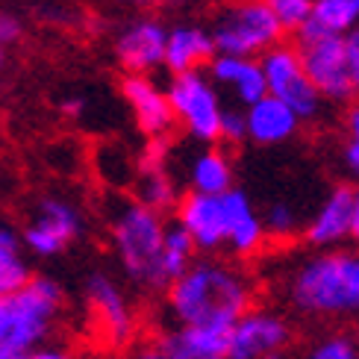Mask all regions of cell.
I'll return each mask as SVG.
<instances>
[{
	"label": "cell",
	"instance_id": "13",
	"mask_svg": "<svg viewBox=\"0 0 359 359\" xmlns=\"http://www.w3.org/2000/svg\"><path fill=\"white\" fill-rule=\"evenodd\" d=\"M165 41L168 29L156 18H139L121 29L115 41V56L124 71L147 77V71L165 65Z\"/></svg>",
	"mask_w": 359,
	"mask_h": 359
},
{
	"label": "cell",
	"instance_id": "19",
	"mask_svg": "<svg viewBox=\"0 0 359 359\" xmlns=\"http://www.w3.org/2000/svg\"><path fill=\"white\" fill-rule=\"evenodd\" d=\"M218 56L212 33L203 27L183 24L168 29V41H165V68L171 71V77L177 74H191V71H203L209 62Z\"/></svg>",
	"mask_w": 359,
	"mask_h": 359
},
{
	"label": "cell",
	"instance_id": "10",
	"mask_svg": "<svg viewBox=\"0 0 359 359\" xmlns=\"http://www.w3.org/2000/svg\"><path fill=\"white\" fill-rule=\"evenodd\" d=\"M292 324L277 309L253 306L230 327V359H268L286 353Z\"/></svg>",
	"mask_w": 359,
	"mask_h": 359
},
{
	"label": "cell",
	"instance_id": "20",
	"mask_svg": "<svg viewBox=\"0 0 359 359\" xmlns=\"http://www.w3.org/2000/svg\"><path fill=\"white\" fill-rule=\"evenodd\" d=\"M245 121H248V139L257 144H283L289 142L297 133V118L286 103H280L277 97L265 95L262 100H257L253 107L245 109Z\"/></svg>",
	"mask_w": 359,
	"mask_h": 359
},
{
	"label": "cell",
	"instance_id": "29",
	"mask_svg": "<svg viewBox=\"0 0 359 359\" xmlns=\"http://www.w3.org/2000/svg\"><path fill=\"white\" fill-rule=\"evenodd\" d=\"M345 165L359 177V103L348 109V144H345Z\"/></svg>",
	"mask_w": 359,
	"mask_h": 359
},
{
	"label": "cell",
	"instance_id": "11",
	"mask_svg": "<svg viewBox=\"0 0 359 359\" xmlns=\"http://www.w3.org/2000/svg\"><path fill=\"white\" fill-rule=\"evenodd\" d=\"M83 233L80 209L65 198H44L36 206V215L24 227L21 242L36 257H56L68 250Z\"/></svg>",
	"mask_w": 359,
	"mask_h": 359
},
{
	"label": "cell",
	"instance_id": "25",
	"mask_svg": "<svg viewBox=\"0 0 359 359\" xmlns=\"http://www.w3.org/2000/svg\"><path fill=\"white\" fill-rule=\"evenodd\" d=\"M136 201L147 209L165 212V209L177 206V186L168 174V165L162 168H139V186H136Z\"/></svg>",
	"mask_w": 359,
	"mask_h": 359
},
{
	"label": "cell",
	"instance_id": "23",
	"mask_svg": "<svg viewBox=\"0 0 359 359\" xmlns=\"http://www.w3.org/2000/svg\"><path fill=\"white\" fill-rule=\"evenodd\" d=\"M29 268L21 257V238L0 224V297L18 292L29 283Z\"/></svg>",
	"mask_w": 359,
	"mask_h": 359
},
{
	"label": "cell",
	"instance_id": "31",
	"mask_svg": "<svg viewBox=\"0 0 359 359\" xmlns=\"http://www.w3.org/2000/svg\"><path fill=\"white\" fill-rule=\"evenodd\" d=\"M18 39H21V21L9 12H0V48H6V44Z\"/></svg>",
	"mask_w": 359,
	"mask_h": 359
},
{
	"label": "cell",
	"instance_id": "30",
	"mask_svg": "<svg viewBox=\"0 0 359 359\" xmlns=\"http://www.w3.org/2000/svg\"><path fill=\"white\" fill-rule=\"evenodd\" d=\"M248 139V121H245V109H224L221 118V142H245Z\"/></svg>",
	"mask_w": 359,
	"mask_h": 359
},
{
	"label": "cell",
	"instance_id": "12",
	"mask_svg": "<svg viewBox=\"0 0 359 359\" xmlns=\"http://www.w3.org/2000/svg\"><path fill=\"white\" fill-rule=\"evenodd\" d=\"M174 224L189 236L194 250L215 253L227 248V224H224L221 198L212 194H183L174 206Z\"/></svg>",
	"mask_w": 359,
	"mask_h": 359
},
{
	"label": "cell",
	"instance_id": "5",
	"mask_svg": "<svg viewBox=\"0 0 359 359\" xmlns=\"http://www.w3.org/2000/svg\"><path fill=\"white\" fill-rule=\"evenodd\" d=\"M209 33L221 56L259 59L280 44L283 27L277 24L268 0H236L215 15Z\"/></svg>",
	"mask_w": 359,
	"mask_h": 359
},
{
	"label": "cell",
	"instance_id": "36",
	"mask_svg": "<svg viewBox=\"0 0 359 359\" xmlns=\"http://www.w3.org/2000/svg\"><path fill=\"white\" fill-rule=\"evenodd\" d=\"M68 115H80L83 112V100H65V107H62Z\"/></svg>",
	"mask_w": 359,
	"mask_h": 359
},
{
	"label": "cell",
	"instance_id": "39",
	"mask_svg": "<svg viewBox=\"0 0 359 359\" xmlns=\"http://www.w3.org/2000/svg\"><path fill=\"white\" fill-rule=\"evenodd\" d=\"M268 359H286V353H280V356H268Z\"/></svg>",
	"mask_w": 359,
	"mask_h": 359
},
{
	"label": "cell",
	"instance_id": "24",
	"mask_svg": "<svg viewBox=\"0 0 359 359\" xmlns=\"http://www.w3.org/2000/svg\"><path fill=\"white\" fill-rule=\"evenodd\" d=\"M194 259H198V250H194V245L189 242V236L180 230L177 224H171L168 236H165V248H162V259H159L162 289H168L180 274H186Z\"/></svg>",
	"mask_w": 359,
	"mask_h": 359
},
{
	"label": "cell",
	"instance_id": "7",
	"mask_svg": "<svg viewBox=\"0 0 359 359\" xmlns=\"http://www.w3.org/2000/svg\"><path fill=\"white\" fill-rule=\"evenodd\" d=\"M297 53L304 59L312 86L318 88L324 100H348L353 95L351 62L345 36H327L316 29H301L297 33Z\"/></svg>",
	"mask_w": 359,
	"mask_h": 359
},
{
	"label": "cell",
	"instance_id": "28",
	"mask_svg": "<svg viewBox=\"0 0 359 359\" xmlns=\"http://www.w3.org/2000/svg\"><path fill=\"white\" fill-rule=\"evenodd\" d=\"M277 24L283 27V33H301V29L312 21V6L316 0H268Z\"/></svg>",
	"mask_w": 359,
	"mask_h": 359
},
{
	"label": "cell",
	"instance_id": "9",
	"mask_svg": "<svg viewBox=\"0 0 359 359\" xmlns=\"http://www.w3.org/2000/svg\"><path fill=\"white\" fill-rule=\"evenodd\" d=\"M86 309L95 336L109 348H127L136 336V309L127 292L109 274H92L86 280Z\"/></svg>",
	"mask_w": 359,
	"mask_h": 359
},
{
	"label": "cell",
	"instance_id": "27",
	"mask_svg": "<svg viewBox=\"0 0 359 359\" xmlns=\"http://www.w3.org/2000/svg\"><path fill=\"white\" fill-rule=\"evenodd\" d=\"M304 359H359V339L351 333H324L312 339Z\"/></svg>",
	"mask_w": 359,
	"mask_h": 359
},
{
	"label": "cell",
	"instance_id": "32",
	"mask_svg": "<svg viewBox=\"0 0 359 359\" xmlns=\"http://www.w3.org/2000/svg\"><path fill=\"white\" fill-rule=\"evenodd\" d=\"M348 44V62H351V80H353V95H359V27L351 36H345Z\"/></svg>",
	"mask_w": 359,
	"mask_h": 359
},
{
	"label": "cell",
	"instance_id": "3",
	"mask_svg": "<svg viewBox=\"0 0 359 359\" xmlns=\"http://www.w3.org/2000/svg\"><path fill=\"white\" fill-rule=\"evenodd\" d=\"M62 306L65 292L50 277H29L27 286L0 297V359H18L44 348Z\"/></svg>",
	"mask_w": 359,
	"mask_h": 359
},
{
	"label": "cell",
	"instance_id": "15",
	"mask_svg": "<svg viewBox=\"0 0 359 359\" xmlns=\"http://www.w3.org/2000/svg\"><path fill=\"white\" fill-rule=\"evenodd\" d=\"M121 95L127 107L133 109L136 127L147 139H165V133L174 127V112L168 103V92L151 77L127 74L121 83Z\"/></svg>",
	"mask_w": 359,
	"mask_h": 359
},
{
	"label": "cell",
	"instance_id": "4",
	"mask_svg": "<svg viewBox=\"0 0 359 359\" xmlns=\"http://www.w3.org/2000/svg\"><path fill=\"white\" fill-rule=\"evenodd\" d=\"M171 224L139 201H121L109 215V238L121 271L144 289H162L159 259Z\"/></svg>",
	"mask_w": 359,
	"mask_h": 359
},
{
	"label": "cell",
	"instance_id": "37",
	"mask_svg": "<svg viewBox=\"0 0 359 359\" xmlns=\"http://www.w3.org/2000/svg\"><path fill=\"white\" fill-rule=\"evenodd\" d=\"M147 4H159V6H171V4H180V0H147Z\"/></svg>",
	"mask_w": 359,
	"mask_h": 359
},
{
	"label": "cell",
	"instance_id": "17",
	"mask_svg": "<svg viewBox=\"0 0 359 359\" xmlns=\"http://www.w3.org/2000/svg\"><path fill=\"white\" fill-rule=\"evenodd\" d=\"M206 77L215 83V88H230L238 109L253 107L257 100H262L268 95L265 86V74H262V62L259 59H248V56H215L209 62Z\"/></svg>",
	"mask_w": 359,
	"mask_h": 359
},
{
	"label": "cell",
	"instance_id": "16",
	"mask_svg": "<svg viewBox=\"0 0 359 359\" xmlns=\"http://www.w3.org/2000/svg\"><path fill=\"white\" fill-rule=\"evenodd\" d=\"M351 218H353V189L339 186L306 218L304 238L316 250H333L351 238Z\"/></svg>",
	"mask_w": 359,
	"mask_h": 359
},
{
	"label": "cell",
	"instance_id": "6",
	"mask_svg": "<svg viewBox=\"0 0 359 359\" xmlns=\"http://www.w3.org/2000/svg\"><path fill=\"white\" fill-rule=\"evenodd\" d=\"M168 103L174 112V124H180L191 139L203 144L221 142V118H224V103L215 83L206 77V71H191V74H177L165 86Z\"/></svg>",
	"mask_w": 359,
	"mask_h": 359
},
{
	"label": "cell",
	"instance_id": "18",
	"mask_svg": "<svg viewBox=\"0 0 359 359\" xmlns=\"http://www.w3.org/2000/svg\"><path fill=\"white\" fill-rule=\"evenodd\" d=\"M168 359H230V327H177L156 341Z\"/></svg>",
	"mask_w": 359,
	"mask_h": 359
},
{
	"label": "cell",
	"instance_id": "21",
	"mask_svg": "<svg viewBox=\"0 0 359 359\" xmlns=\"http://www.w3.org/2000/svg\"><path fill=\"white\" fill-rule=\"evenodd\" d=\"M186 180H189V191L221 198V194L233 189V162L221 147L206 144L203 151H198L189 159Z\"/></svg>",
	"mask_w": 359,
	"mask_h": 359
},
{
	"label": "cell",
	"instance_id": "26",
	"mask_svg": "<svg viewBox=\"0 0 359 359\" xmlns=\"http://www.w3.org/2000/svg\"><path fill=\"white\" fill-rule=\"evenodd\" d=\"M262 224L268 238H280V242H289L297 233L304 230V221L297 215V209L286 201H274L271 206L262 212Z\"/></svg>",
	"mask_w": 359,
	"mask_h": 359
},
{
	"label": "cell",
	"instance_id": "35",
	"mask_svg": "<svg viewBox=\"0 0 359 359\" xmlns=\"http://www.w3.org/2000/svg\"><path fill=\"white\" fill-rule=\"evenodd\" d=\"M351 238L359 245V186L353 189V218H351Z\"/></svg>",
	"mask_w": 359,
	"mask_h": 359
},
{
	"label": "cell",
	"instance_id": "40",
	"mask_svg": "<svg viewBox=\"0 0 359 359\" xmlns=\"http://www.w3.org/2000/svg\"><path fill=\"white\" fill-rule=\"evenodd\" d=\"M18 359H27V356H18Z\"/></svg>",
	"mask_w": 359,
	"mask_h": 359
},
{
	"label": "cell",
	"instance_id": "1",
	"mask_svg": "<svg viewBox=\"0 0 359 359\" xmlns=\"http://www.w3.org/2000/svg\"><path fill=\"white\" fill-rule=\"evenodd\" d=\"M253 280L227 259H194L165 289V312L177 327H233L253 309Z\"/></svg>",
	"mask_w": 359,
	"mask_h": 359
},
{
	"label": "cell",
	"instance_id": "34",
	"mask_svg": "<svg viewBox=\"0 0 359 359\" xmlns=\"http://www.w3.org/2000/svg\"><path fill=\"white\" fill-rule=\"evenodd\" d=\"M127 359H168V356L159 351V345H144V348H136Z\"/></svg>",
	"mask_w": 359,
	"mask_h": 359
},
{
	"label": "cell",
	"instance_id": "33",
	"mask_svg": "<svg viewBox=\"0 0 359 359\" xmlns=\"http://www.w3.org/2000/svg\"><path fill=\"white\" fill-rule=\"evenodd\" d=\"M27 359H74L65 348H56V345H44L33 353H27Z\"/></svg>",
	"mask_w": 359,
	"mask_h": 359
},
{
	"label": "cell",
	"instance_id": "14",
	"mask_svg": "<svg viewBox=\"0 0 359 359\" xmlns=\"http://www.w3.org/2000/svg\"><path fill=\"white\" fill-rule=\"evenodd\" d=\"M224 206V224H227V253H233L236 259H250L253 253H259L268 242L262 212L242 189H230L227 194H221Z\"/></svg>",
	"mask_w": 359,
	"mask_h": 359
},
{
	"label": "cell",
	"instance_id": "2",
	"mask_svg": "<svg viewBox=\"0 0 359 359\" xmlns=\"http://www.w3.org/2000/svg\"><path fill=\"white\" fill-rule=\"evenodd\" d=\"M294 312L318 321L359 318V250H316L289 268L283 283Z\"/></svg>",
	"mask_w": 359,
	"mask_h": 359
},
{
	"label": "cell",
	"instance_id": "38",
	"mask_svg": "<svg viewBox=\"0 0 359 359\" xmlns=\"http://www.w3.org/2000/svg\"><path fill=\"white\" fill-rule=\"evenodd\" d=\"M4 62H6V50L0 48V68H4Z\"/></svg>",
	"mask_w": 359,
	"mask_h": 359
},
{
	"label": "cell",
	"instance_id": "8",
	"mask_svg": "<svg viewBox=\"0 0 359 359\" xmlns=\"http://www.w3.org/2000/svg\"><path fill=\"white\" fill-rule=\"evenodd\" d=\"M259 62H262L268 95L277 97L280 103H286L301 121H309V118H316L321 112L324 97L318 95V88L312 86L297 48L280 41L277 48L259 56Z\"/></svg>",
	"mask_w": 359,
	"mask_h": 359
},
{
	"label": "cell",
	"instance_id": "22",
	"mask_svg": "<svg viewBox=\"0 0 359 359\" xmlns=\"http://www.w3.org/2000/svg\"><path fill=\"white\" fill-rule=\"evenodd\" d=\"M359 27V0H316L312 21L304 29L327 36H351Z\"/></svg>",
	"mask_w": 359,
	"mask_h": 359
}]
</instances>
